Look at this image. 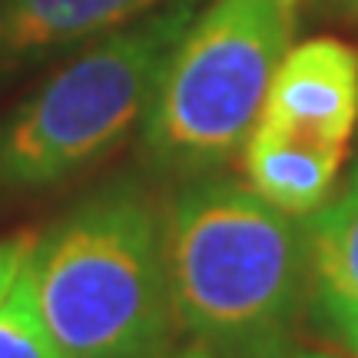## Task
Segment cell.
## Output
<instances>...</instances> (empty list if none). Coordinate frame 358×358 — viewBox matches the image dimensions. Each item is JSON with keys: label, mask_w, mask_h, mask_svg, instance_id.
<instances>
[{"label": "cell", "mask_w": 358, "mask_h": 358, "mask_svg": "<svg viewBox=\"0 0 358 358\" xmlns=\"http://www.w3.org/2000/svg\"><path fill=\"white\" fill-rule=\"evenodd\" d=\"M308 295L306 312L322 335L358 345V169L345 189L306 219Z\"/></svg>", "instance_id": "52a82bcc"}, {"label": "cell", "mask_w": 358, "mask_h": 358, "mask_svg": "<svg viewBox=\"0 0 358 358\" xmlns=\"http://www.w3.org/2000/svg\"><path fill=\"white\" fill-rule=\"evenodd\" d=\"M352 358H358V345H355V348H352Z\"/></svg>", "instance_id": "5bb4252c"}, {"label": "cell", "mask_w": 358, "mask_h": 358, "mask_svg": "<svg viewBox=\"0 0 358 358\" xmlns=\"http://www.w3.org/2000/svg\"><path fill=\"white\" fill-rule=\"evenodd\" d=\"M345 150L256 123L243 150L249 189L289 216L308 219L329 203Z\"/></svg>", "instance_id": "ba28073f"}, {"label": "cell", "mask_w": 358, "mask_h": 358, "mask_svg": "<svg viewBox=\"0 0 358 358\" xmlns=\"http://www.w3.org/2000/svg\"><path fill=\"white\" fill-rule=\"evenodd\" d=\"M176 0H0V83Z\"/></svg>", "instance_id": "8992f818"}, {"label": "cell", "mask_w": 358, "mask_h": 358, "mask_svg": "<svg viewBox=\"0 0 358 358\" xmlns=\"http://www.w3.org/2000/svg\"><path fill=\"white\" fill-rule=\"evenodd\" d=\"M163 249L179 332L219 358H252L292 338L306 312V219L229 179L196 176L163 216Z\"/></svg>", "instance_id": "6da1fadb"}, {"label": "cell", "mask_w": 358, "mask_h": 358, "mask_svg": "<svg viewBox=\"0 0 358 358\" xmlns=\"http://www.w3.org/2000/svg\"><path fill=\"white\" fill-rule=\"evenodd\" d=\"M252 358H338L332 352H319V348H306V345H295L292 338H285L279 345H268L262 352H256Z\"/></svg>", "instance_id": "8fae6325"}, {"label": "cell", "mask_w": 358, "mask_h": 358, "mask_svg": "<svg viewBox=\"0 0 358 358\" xmlns=\"http://www.w3.org/2000/svg\"><path fill=\"white\" fill-rule=\"evenodd\" d=\"M196 17L176 0L87 43L0 120V196L60 186L143 123L169 53Z\"/></svg>", "instance_id": "277c9868"}, {"label": "cell", "mask_w": 358, "mask_h": 358, "mask_svg": "<svg viewBox=\"0 0 358 358\" xmlns=\"http://www.w3.org/2000/svg\"><path fill=\"white\" fill-rule=\"evenodd\" d=\"M0 358H66L40 315L30 256L0 299Z\"/></svg>", "instance_id": "9c48e42d"}, {"label": "cell", "mask_w": 358, "mask_h": 358, "mask_svg": "<svg viewBox=\"0 0 358 358\" xmlns=\"http://www.w3.org/2000/svg\"><path fill=\"white\" fill-rule=\"evenodd\" d=\"M332 7H338V10H345V13H355L358 17V0H332Z\"/></svg>", "instance_id": "4fadbf2b"}, {"label": "cell", "mask_w": 358, "mask_h": 358, "mask_svg": "<svg viewBox=\"0 0 358 358\" xmlns=\"http://www.w3.org/2000/svg\"><path fill=\"white\" fill-rule=\"evenodd\" d=\"M259 123L348 146L358 127V50L338 37H312L285 50Z\"/></svg>", "instance_id": "5b68a950"}, {"label": "cell", "mask_w": 358, "mask_h": 358, "mask_svg": "<svg viewBox=\"0 0 358 358\" xmlns=\"http://www.w3.org/2000/svg\"><path fill=\"white\" fill-rule=\"evenodd\" d=\"M37 239L34 236H10V239H0V299L7 295V289L13 285V279L20 275L27 256L34 252Z\"/></svg>", "instance_id": "30bf717a"}, {"label": "cell", "mask_w": 358, "mask_h": 358, "mask_svg": "<svg viewBox=\"0 0 358 358\" xmlns=\"http://www.w3.org/2000/svg\"><path fill=\"white\" fill-rule=\"evenodd\" d=\"M40 315L66 358H159L173 352L163 213L120 179L53 222L30 252Z\"/></svg>", "instance_id": "7a4b0ae2"}, {"label": "cell", "mask_w": 358, "mask_h": 358, "mask_svg": "<svg viewBox=\"0 0 358 358\" xmlns=\"http://www.w3.org/2000/svg\"><path fill=\"white\" fill-rule=\"evenodd\" d=\"M302 3L213 0L192 17L143 116V150L159 173L209 176L243 153Z\"/></svg>", "instance_id": "3957f363"}, {"label": "cell", "mask_w": 358, "mask_h": 358, "mask_svg": "<svg viewBox=\"0 0 358 358\" xmlns=\"http://www.w3.org/2000/svg\"><path fill=\"white\" fill-rule=\"evenodd\" d=\"M159 358H219V355L213 352V348L199 345V342H192V345L176 348V352H166V355H159Z\"/></svg>", "instance_id": "7c38bea8"}]
</instances>
